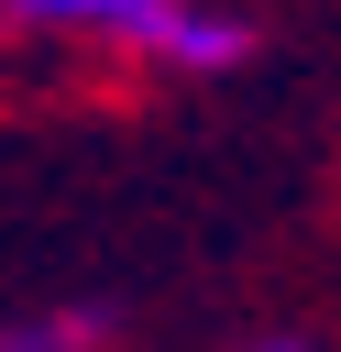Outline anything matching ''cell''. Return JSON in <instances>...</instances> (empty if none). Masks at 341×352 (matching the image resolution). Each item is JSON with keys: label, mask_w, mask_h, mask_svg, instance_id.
Segmentation results:
<instances>
[{"label": "cell", "mask_w": 341, "mask_h": 352, "mask_svg": "<svg viewBox=\"0 0 341 352\" xmlns=\"http://www.w3.org/2000/svg\"><path fill=\"white\" fill-rule=\"evenodd\" d=\"M110 44H132L143 66H165V77H220V66H242L253 55V22H231V11H209V0H154L132 33H110Z\"/></svg>", "instance_id": "obj_1"}, {"label": "cell", "mask_w": 341, "mask_h": 352, "mask_svg": "<svg viewBox=\"0 0 341 352\" xmlns=\"http://www.w3.org/2000/svg\"><path fill=\"white\" fill-rule=\"evenodd\" d=\"M110 341H121V319L99 297H55V308H22L11 319V352H110Z\"/></svg>", "instance_id": "obj_2"}, {"label": "cell", "mask_w": 341, "mask_h": 352, "mask_svg": "<svg viewBox=\"0 0 341 352\" xmlns=\"http://www.w3.org/2000/svg\"><path fill=\"white\" fill-rule=\"evenodd\" d=\"M154 0H11V22H33V33H132Z\"/></svg>", "instance_id": "obj_3"}, {"label": "cell", "mask_w": 341, "mask_h": 352, "mask_svg": "<svg viewBox=\"0 0 341 352\" xmlns=\"http://www.w3.org/2000/svg\"><path fill=\"white\" fill-rule=\"evenodd\" d=\"M275 352H286V341H275Z\"/></svg>", "instance_id": "obj_4"}]
</instances>
